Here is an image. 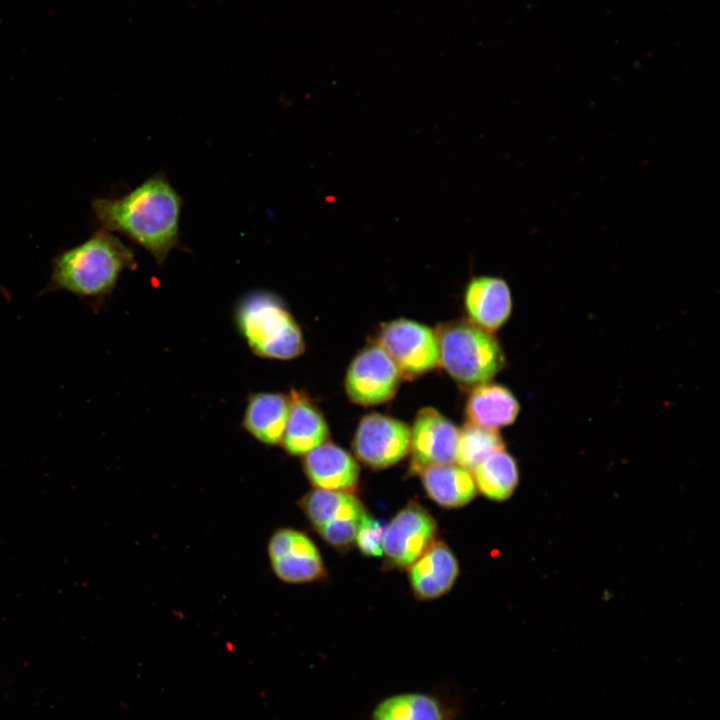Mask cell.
I'll return each instance as SVG.
<instances>
[{"instance_id": "1", "label": "cell", "mask_w": 720, "mask_h": 720, "mask_svg": "<svg viewBox=\"0 0 720 720\" xmlns=\"http://www.w3.org/2000/svg\"><path fill=\"white\" fill-rule=\"evenodd\" d=\"M182 198L158 173L124 196L95 198L92 210L102 230L118 232L147 250L158 265L179 243Z\"/></svg>"}, {"instance_id": "2", "label": "cell", "mask_w": 720, "mask_h": 720, "mask_svg": "<svg viewBox=\"0 0 720 720\" xmlns=\"http://www.w3.org/2000/svg\"><path fill=\"white\" fill-rule=\"evenodd\" d=\"M137 266L134 252L111 232L100 230L52 260L44 292L65 291L87 301L109 296L125 270Z\"/></svg>"}, {"instance_id": "3", "label": "cell", "mask_w": 720, "mask_h": 720, "mask_svg": "<svg viewBox=\"0 0 720 720\" xmlns=\"http://www.w3.org/2000/svg\"><path fill=\"white\" fill-rule=\"evenodd\" d=\"M239 334L258 357L292 360L305 351L300 325L283 299L268 290H252L243 295L234 309Z\"/></svg>"}, {"instance_id": "4", "label": "cell", "mask_w": 720, "mask_h": 720, "mask_svg": "<svg viewBox=\"0 0 720 720\" xmlns=\"http://www.w3.org/2000/svg\"><path fill=\"white\" fill-rule=\"evenodd\" d=\"M439 363L460 385L487 383L504 367L505 356L498 340L471 321H452L435 330Z\"/></svg>"}, {"instance_id": "5", "label": "cell", "mask_w": 720, "mask_h": 720, "mask_svg": "<svg viewBox=\"0 0 720 720\" xmlns=\"http://www.w3.org/2000/svg\"><path fill=\"white\" fill-rule=\"evenodd\" d=\"M298 504L314 530L338 550L355 542L358 525L367 513L357 496L343 491L314 488Z\"/></svg>"}, {"instance_id": "6", "label": "cell", "mask_w": 720, "mask_h": 720, "mask_svg": "<svg viewBox=\"0 0 720 720\" xmlns=\"http://www.w3.org/2000/svg\"><path fill=\"white\" fill-rule=\"evenodd\" d=\"M377 343L396 363L403 377H416L440 365L435 330L421 323L408 319L384 323Z\"/></svg>"}, {"instance_id": "7", "label": "cell", "mask_w": 720, "mask_h": 720, "mask_svg": "<svg viewBox=\"0 0 720 720\" xmlns=\"http://www.w3.org/2000/svg\"><path fill=\"white\" fill-rule=\"evenodd\" d=\"M436 533L433 516L419 503L410 502L385 526V567L409 568L435 542Z\"/></svg>"}, {"instance_id": "8", "label": "cell", "mask_w": 720, "mask_h": 720, "mask_svg": "<svg viewBox=\"0 0 720 720\" xmlns=\"http://www.w3.org/2000/svg\"><path fill=\"white\" fill-rule=\"evenodd\" d=\"M402 377L396 363L376 342L367 345L352 360L345 377V390L358 405H376L395 395Z\"/></svg>"}, {"instance_id": "9", "label": "cell", "mask_w": 720, "mask_h": 720, "mask_svg": "<svg viewBox=\"0 0 720 720\" xmlns=\"http://www.w3.org/2000/svg\"><path fill=\"white\" fill-rule=\"evenodd\" d=\"M411 428L404 422L370 413L356 429L352 447L362 463L372 469H384L402 460L410 450Z\"/></svg>"}, {"instance_id": "10", "label": "cell", "mask_w": 720, "mask_h": 720, "mask_svg": "<svg viewBox=\"0 0 720 720\" xmlns=\"http://www.w3.org/2000/svg\"><path fill=\"white\" fill-rule=\"evenodd\" d=\"M267 553L274 575L287 584H304L325 577L321 554L308 535L290 527L271 535Z\"/></svg>"}, {"instance_id": "11", "label": "cell", "mask_w": 720, "mask_h": 720, "mask_svg": "<svg viewBox=\"0 0 720 720\" xmlns=\"http://www.w3.org/2000/svg\"><path fill=\"white\" fill-rule=\"evenodd\" d=\"M459 429L434 408L421 409L411 428L410 472L419 474L433 465L454 463Z\"/></svg>"}, {"instance_id": "12", "label": "cell", "mask_w": 720, "mask_h": 720, "mask_svg": "<svg viewBox=\"0 0 720 720\" xmlns=\"http://www.w3.org/2000/svg\"><path fill=\"white\" fill-rule=\"evenodd\" d=\"M303 471L314 488L353 493L360 468L349 452L326 441L304 455Z\"/></svg>"}, {"instance_id": "13", "label": "cell", "mask_w": 720, "mask_h": 720, "mask_svg": "<svg viewBox=\"0 0 720 720\" xmlns=\"http://www.w3.org/2000/svg\"><path fill=\"white\" fill-rule=\"evenodd\" d=\"M281 446L291 456H304L327 441L329 428L320 409L306 393L291 390Z\"/></svg>"}, {"instance_id": "14", "label": "cell", "mask_w": 720, "mask_h": 720, "mask_svg": "<svg viewBox=\"0 0 720 720\" xmlns=\"http://www.w3.org/2000/svg\"><path fill=\"white\" fill-rule=\"evenodd\" d=\"M464 304L470 321L492 333L503 326L511 315L510 288L499 277H475L466 287Z\"/></svg>"}, {"instance_id": "15", "label": "cell", "mask_w": 720, "mask_h": 720, "mask_svg": "<svg viewBox=\"0 0 720 720\" xmlns=\"http://www.w3.org/2000/svg\"><path fill=\"white\" fill-rule=\"evenodd\" d=\"M408 569L411 588L420 600L443 596L459 575L458 561L442 541H435Z\"/></svg>"}, {"instance_id": "16", "label": "cell", "mask_w": 720, "mask_h": 720, "mask_svg": "<svg viewBox=\"0 0 720 720\" xmlns=\"http://www.w3.org/2000/svg\"><path fill=\"white\" fill-rule=\"evenodd\" d=\"M290 407L289 394L260 392L250 394L243 414V428L257 441L279 445Z\"/></svg>"}, {"instance_id": "17", "label": "cell", "mask_w": 720, "mask_h": 720, "mask_svg": "<svg viewBox=\"0 0 720 720\" xmlns=\"http://www.w3.org/2000/svg\"><path fill=\"white\" fill-rule=\"evenodd\" d=\"M520 405L513 393L498 384L484 383L473 388L468 397L465 413L468 422L498 430L512 424Z\"/></svg>"}, {"instance_id": "18", "label": "cell", "mask_w": 720, "mask_h": 720, "mask_svg": "<svg viewBox=\"0 0 720 720\" xmlns=\"http://www.w3.org/2000/svg\"><path fill=\"white\" fill-rule=\"evenodd\" d=\"M419 475L427 495L445 508L462 507L477 494L472 473L458 464L429 466Z\"/></svg>"}, {"instance_id": "19", "label": "cell", "mask_w": 720, "mask_h": 720, "mask_svg": "<svg viewBox=\"0 0 720 720\" xmlns=\"http://www.w3.org/2000/svg\"><path fill=\"white\" fill-rule=\"evenodd\" d=\"M371 720H455V714L435 695L404 692L381 700L373 709Z\"/></svg>"}, {"instance_id": "20", "label": "cell", "mask_w": 720, "mask_h": 720, "mask_svg": "<svg viewBox=\"0 0 720 720\" xmlns=\"http://www.w3.org/2000/svg\"><path fill=\"white\" fill-rule=\"evenodd\" d=\"M471 473L476 488L494 501L508 499L519 482L517 463L504 449L487 456Z\"/></svg>"}, {"instance_id": "21", "label": "cell", "mask_w": 720, "mask_h": 720, "mask_svg": "<svg viewBox=\"0 0 720 720\" xmlns=\"http://www.w3.org/2000/svg\"><path fill=\"white\" fill-rule=\"evenodd\" d=\"M503 449L504 442L498 430L468 422L459 429L455 462L472 472L487 456Z\"/></svg>"}, {"instance_id": "22", "label": "cell", "mask_w": 720, "mask_h": 720, "mask_svg": "<svg viewBox=\"0 0 720 720\" xmlns=\"http://www.w3.org/2000/svg\"><path fill=\"white\" fill-rule=\"evenodd\" d=\"M384 530L379 520L366 513L358 525L354 543L364 555L379 557L383 555Z\"/></svg>"}]
</instances>
